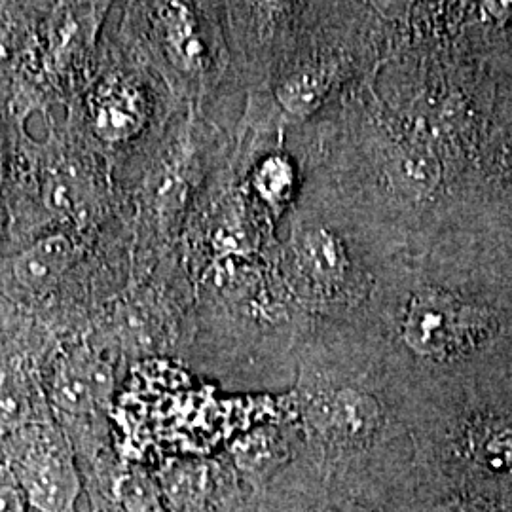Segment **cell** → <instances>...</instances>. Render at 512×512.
<instances>
[{
  "label": "cell",
  "instance_id": "obj_1",
  "mask_svg": "<svg viewBox=\"0 0 512 512\" xmlns=\"http://www.w3.org/2000/svg\"><path fill=\"white\" fill-rule=\"evenodd\" d=\"M8 473L31 511L71 512L82 492L67 440L46 425H27L6 442Z\"/></svg>",
  "mask_w": 512,
  "mask_h": 512
},
{
  "label": "cell",
  "instance_id": "obj_2",
  "mask_svg": "<svg viewBox=\"0 0 512 512\" xmlns=\"http://www.w3.org/2000/svg\"><path fill=\"white\" fill-rule=\"evenodd\" d=\"M488 330L484 313L440 291H423L408 308L404 336L423 355L448 357L471 348Z\"/></svg>",
  "mask_w": 512,
  "mask_h": 512
},
{
  "label": "cell",
  "instance_id": "obj_3",
  "mask_svg": "<svg viewBox=\"0 0 512 512\" xmlns=\"http://www.w3.org/2000/svg\"><path fill=\"white\" fill-rule=\"evenodd\" d=\"M380 418L378 403L355 389L336 391L315 403V423L340 444L357 446L372 439Z\"/></svg>",
  "mask_w": 512,
  "mask_h": 512
},
{
  "label": "cell",
  "instance_id": "obj_4",
  "mask_svg": "<svg viewBox=\"0 0 512 512\" xmlns=\"http://www.w3.org/2000/svg\"><path fill=\"white\" fill-rule=\"evenodd\" d=\"M107 389V368L84 355H69L55 366L52 401L65 414H88L105 397Z\"/></svg>",
  "mask_w": 512,
  "mask_h": 512
},
{
  "label": "cell",
  "instance_id": "obj_5",
  "mask_svg": "<svg viewBox=\"0 0 512 512\" xmlns=\"http://www.w3.org/2000/svg\"><path fill=\"white\" fill-rule=\"evenodd\" d=\"M145 122V101L141 92L129 82H109L93 99V128L109 143H124Z\"/></svg>",
  "mask_w": 512,
  "mask_h": 512
},
{
  "label": "cell",
  "instance_id": "obj_6",
  "mask_svg": "<svg viewBox=\"0 0 512 512\" xmlns=\"http://www.w3.org/2000/svg\"><path fill=\"white\" fill-rule=\"evenodd\" d=\"M73 256L71 239L63 234H52L21 251L12 264V272L21 287L44 291L69 270Z\"/></svg>",
  "mask_w": 512,
  "mask_h": 512
},
{
  "label": "cell",
  "instance_id": "obj_7",
  "mask_svg": "<svg viewBox=\"0 0 512 512\" xmlns=\"http://www.w3.org/2000/svg\"><path fill=\"white\" fill-rule=\"evenodd\" d=\"M158 18L162 23V37L165 48L184 71L202 69L207 57V46L203 42L200 21L183 4H162L158 8Z\"/></svg>",
  "mask_w": 512,
  "mask_h": 512
},
{
  "label": "cell",
  "instance_id": "obj_8",
  "mask_svg": "<svg viewBox=\"0 0 512 512\" xmlns=\"http://www.w3.org/2000/svg\"><path fill=\"white\" fill-rule=\"evenodd\" d=\"M304 272L319 285H334L346 272V255L342 245L325 230L308 232L298 247Z\"/></svg>",
  "mask_w": 512,
  "mask_h": 512
},
{
  "label": "cell",
  "instance_id": "obj_9",
  "mask_svg": "<svg viewBox=\"0 0 512 512\" xmlns=\"http://www.w3.org/2000/svg\"><path fill=\"white\" fill-rule=\"evenodd\" d=\"M35 423V403L27 378L14 366H0V427L14 433Z\"/></svg>",
  "mask_w": 512,
  "mask_h": 512
},
{
  "label": "cell",
  "instance_id": "obj_10",
  "mask_svg": "<svg viewBox=\"0 0 512 512\" xmlns=\"http://www.w3.org/2000/svg\"><path fill=\"white\" fill-rule=\"evenodd\" d=\"M256 194L270 205L285 202L293 188V169L281 156H270L256 167L253 175Z\"/></svg>",
  "mask_w": 512,
  "mask_h": 512
},
{
  "label": "cell",
  "instance_id": "obj_11",
  "mask_svg": "<svg viewBox=\"0 0 512 512\" xmlns=\"http://www.w3.org/2000/svg\"><path fill=\"white\" fill-rule=\"evenodd\" d=\"M475 450L480 461L492 469H503L512 465V425L490 423L480 427L476 433Z\"/></svg>",
  "mask_w": 512,
  "mask_h": 512
},
{
  "label": "cell",
  "instance_id": "obj_12",
  "mask_svg": "<svg viewBox=\"0 0 512 512\" xmlns=\"http://www.w3.org/2000/svg\"><path fill=\"white\" fill-rule=\"evenodd\" d=\"M321 93L323 82L317 74H296L279 88V101L287 110L310 112L313 107H317Z\"/></svg>",
  "mask_w": 512,
  "mask_h": 512
},
{
  "label": "cell",
  "instance_id": "obj_13",
  "mask_svg": "<svg viewBox=\"0 0 512 512\" xmlns=\"http://www.w3.org/2000/svg\"><path fill=\"white\" fill-rule=\"evenodd\" d=\"M169 486V497L179 509H192L202 501L203 473L188 469L183 473H173V476L167 480Z\"/></svg>",
  "mask_w": 512,
  "mask_h": 512
},
{
  "label": "cell",
  "instance_id": "obj_14",
  "mask_svg": "<svg viewBox=\"0 0 512 512\" xmlns=\"http://www.w3.org/2000/svg\"><path fill=\"white\" fill-rule=\"evenodd\" d=\"M0 512H31L16 482H0Z\"/></svg>",
  "mask_w": 512,
  "mask_h": 512
},
{
  "label": "cell",
  "instance_id": "obj_15",
  "mask_svg": "<svg viewBox=\"0 0 512 512\" xmlns=\"http://www.w3.org/2000/svg\"><path fill=\"white\" fill-rule=\"evenodd\" d=\"M317 512H368L363 507L355 505V503H336V505H329L325 509H319Z\"/></svg>",
  "mask_w": 512,
  "mask_h": 512
},
{
  "label": "cell",
  "instance_id": "obj_16",
  "mask_svg": "<svg viewBox=\"0 0 512 512\" xmlns=\"http://www.w3.org/2000/svg\"><path fill=\"white\" fill-rule=\"evenodd\" d=\"M452 512H495L494 509H488L484 503H467V505H461L456 511Z\"/></svg>",
  "mask_w": 512,
  "mask_h": 512
},
{
  "label": "cell",
  "instance_id": "obj_17",
  "mask_svg": "<svg viewBox=\"0 0 512 512\" xmlns=\"http://www.w3.org/2000/svg\"><path fill=\"white\" fill-rule=\"evenodd\" d=\"M2 173H4V154H2V145H0V184H2Z\"/></svg>",
  "mask_w": 512,
  "mask_h": 512
},
{
  "label": "cell",
  "instance_id": "obj_18",
  "mask_svg": "<svg viewBox=\"0 0 512 512\" xmlns=\"http://www.w3.org/2000/svg\"><path fill=\"white\" fill-rule=\"evenodd\" d=\"M31 512H37V511H31Z\"/></svg>",
  "mask_w": 512,
  "mask_h": 512
}]
</instances>
